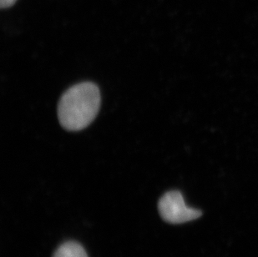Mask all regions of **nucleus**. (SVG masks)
<instances>
[{"instance_id": "f257e3e1", "label": "nucleus", "mask_w": 258, "mask_h": 257, "mask_svg": "<svg viewBox=\"0 0 258 257\" xmlns=\"http://www.w3.org/2000/svg\"><path fill=\"white\" fill-rule=\"evenodd\" d=\"M97 85L83 82L63 93L58 105V118L66 131H79L89 126L97 115L100 106Z\"/></svg>"}, {"instance_id": "f03ea898", "label": "nucleus", "mask_w": 258, "mask_h": 257, "mask_svg": "<svg viewBox=\"0 0 258 257\" xmlns=\"http://www.w3.org/2000/svg\"><path fill=\"white\" fill-rule=\"evenodd\" d=\"M159 213L167 223H185L197 220L202 216V212L185 205L182 194L178 190L166 192L158 203Z\"/></svg>"}, {"instance_id": "7ed1b4c3", "label": "nucleus", "mask_w": 258, "mask_h": 257, "mask_svg": "<svg viewBox=\"0 0 258 257\" xmlns=\"http://www.w3.org/2000/svg\"><path fill=\"white\" fill-rule=\"evenodd\" d=\"M53 257H88V255L80 243L67 241L58 246Z\"/></svg>"}, {"instance_id": "20e7f679", "label": "nucleus", "mask_w": 258, "mask_h": 257, "mask_svg": "<svg viewBox=\"0 0 258 257\" xmlns=\"http://www.w3.org/2000/svg\"><path fill=\"white\" fill-rule=\"evenodd\" d=\"M17 0H0V7L2 9H7L15 5Z\"/></svg>"}]
</instances>
